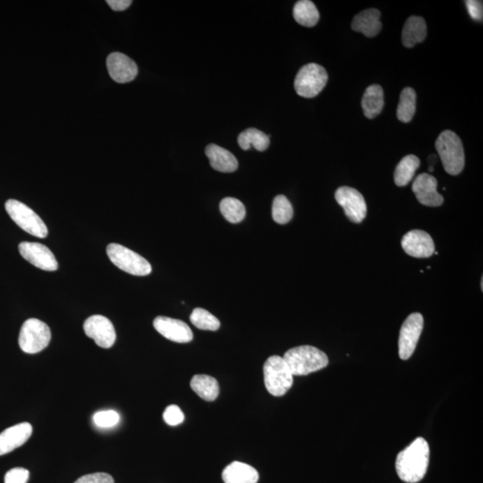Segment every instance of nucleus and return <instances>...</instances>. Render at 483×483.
<instances>
[{"label":"nucleus","mask_w":483,"mask_h":483,"mask_svg":"<svg viewBox=\"0 0 483 483\" xmlns=\"http://www.w3.org/2000/svg\"><path fill=\"white\" fill-rule=\"evenodd\" d=\"M33 433V427L28 422H22L6 429L0 433V456L12 452L13 450L29 440Z\"/></svg>","instance_id":"17"},{"label":"nucleus","mask_w":483,"mask_h":483,"mask_svg":"<svg viewBox=\"0 0 483 483\" xmlns=\"http://www.w3.org/2000/svg\"><path fill=\"white\" fill-rule=\"evenodd\" d=\"M293 15L295 20L305 27H315L320 19L316 6L310 0L298 1L294 6Z\"/></svg>","instance_id":"25"},{"label":"nucleus","mask_w":483,"mask_h":483,"mask_svg":"<svg viewBox=\"0 0 483 483\" xmlns=\"http://www.w3.org/2000/svg\"><path fill=\"white\" fill-rule=\"evenodd\" d=\"M424 317L421 313H415L408 317L400 329L399 348V357L408 360L417 345L424 329Z\"/></svg>","instance_id":"9"},{"label":"nucleus","mask_w":483,"mask_h":483,"mask_svg":"<svg viewBox=\"0 0 483 483\" xmlns=\"http://www.w3.org/2000/svg\"><path fill=\"white\" fill-rule=\"evenodd\" d=\"M52 332L45 322L38 319H29L22 326L19 335V345L27 354H37L49 345Z\"/></svg>","instance_id":"8"},{"label":"nucleus","mask_w":483,"mask_h":483,"mask_svg":"<svg viewBox=\"0 0 483 483\" xmlns=\"http://www.w3.org/2000/svg\"><path fill=\"white\" fill-rule=\"evenodd\" d=\"M211 166L215 170L223 173L235 172L238 168V161L230 151L216 144H209L205 149Z\"/></svg>","instance_id":"19"},{"label":"nucleus","mask_w":483,"mask_h":483,"mask_svg":"<svg viewBox=\"0 0 483 483\" xmlns=\"http://www.w3.org/2000/svg\"><path fill=\"white\" fill-rule=\"evenodd\" d=\"M191 389L205 401H214L219 394L218 380L209 375H195L191 380Z\"/></svg>","instance_id":"23"},{"label":"nucleus","mask_w":483,"mask_h":483,"mask_svg":"<svg viewBox=\"0 0 483 483\" xmlns=\"http://www.w3.org/2000/svg\"><path fill=\"white\" fill-rule=\"evenodd\" d=\"M107 254L111 262L121 271L140 276L150 275L151 273V265L147 260L121 244H109Z\"/></svg>","instance_id":"5"},{"label":"nucleus","mask_w":483,"mask_h":483,"mask_svg":"<svg viewBox=\"0 0 483 483\" xmlns=\"http://www.w3.org/2000/svg\"><path fill=\"white\" fill-rule=\"evenodd\" d=\"M438 181L430 174H421L413 184V192L422 205L438 207L444 202L443 196L438 193Z\"/></svg>","instance_id":"15"},{"label":"nucleus","mask_w":483,"mask_h":483,"mask_svg":"<svg viewBox=\"0 0 483 483\" xmlns=\"http://www.w3.org/2000/svg\"><path fill=\"white\" fill-rule=\"evenodd\" d=\"M329 80L328 73L318 64H307L297 73L295 80L297 94L304 98H314L322 91Z\"/></svg>","instance_id":"7"},{"label":"nucleus","mask_w":483,"mask_h":483,"mask_svg":"<svg viewBox=\"0 0 483 483\" xmlns=\"http://www.w3.org/2000/svg\"><path fill=\"white\" fill-rule=\"evenodd\" d=\"M30 473L27 469L14 468L9 470L5 475V483H27Z\"/></svg>","instance_id":"33"},{"label":"nucleus","mask_w":483,"mask_h":483,"mask_svg":"<svg viewBox=\"0 0 483 483\" xmlns=\"http://www.w3.org/2000/svg\"><path fill=\"white\" fill-rule=\"evenodd\" d=\"M107 4L114 11H124L132 4L131 0H107Z\"/></svg>","instance_id":"36"},{"label":"nucleus","mask_w":483,"mask_h":483,"mask_svg":"<svg viewBox=\"0 0 483 483\" xmlns=\"http://www.w3.org/2000/svg\"><path fill=\"white\" fill-rule=\"evenodd\" d=\"M416 110V92L413 88H405L400 94L397 107V119L403 123H409L414 117Z\"/></svg>","instance_id":"27"},{"label":"nucleus","mask_w":483,"mask_h":483,"mask_svg":"<svg viewBox=\"0 0 483 483\" xmlns=\"http://www.w3.org/2000/svg\"><path fill=\"white\" fill-rule=\"evenodd\" d=\"M6 211L13 221L31 236L45 238L49 230L43 219L33 209L17 200H8L5 205Z\"/></svg>","instance_id":"6"},{"label":"nucleus","mask_w":483,"mask_h":483,"mask_svg":"<svg viewBox=\"0 0 483 483\" xmlns=\"http://www.w3.org/2000/svg\"><path fill=\"white\" fill-rule=\"evenodd\" d=\"M119 415L113 410L98 412L94 416V424L98 428H112L119 424Z\"/></svg>","instance_id":"31"},{"label":"nucleus","mask_w":483,"mask_h":483,"mask_svg":"<svg viewBox=\"0 0 483 483\" xmlns=\"http://www.w3.org/2000/svg\"><path fill=\"white\" fill-rule=\"evenodd\" d=\"M219 209L223 217L230 223H239L246 217V211L243 202L232 197L222 200Z\"/></svg>","instance_id":"28"},{"label":"nucleus","mask_w":483,"mask_h":483,"mask_svg":"<svg viewBox=\"0 0 483 483\" xmlns=\"http://www.w3.org/2000/svg\"><path fill=\"white\" fill-rule=\"evenodd\" d=\"M380 15V12L375 8L366 9L359 13L352 22V29L362 33L368 38L377 36L382 29Z\"/></svg>","instance_id":"18"},{"label":"nucleus","mask_w":483,"mask_h":483,"mask_svg":"<svg viewBox=\"0 0 483 483\" xmlns=\"http://www.w3.org/2000/svg\"><path fill=\"white\" fill-rule=\"evenodd\" d=\"M191 322L200 329L216 332L221 327V322L208 311L196 308L190 316Z\"/></svg>","instance_id":"30"},{"label":"nucleus","mask_w":483,"mask_h":483,"mask_svg":"<svg viewBox=\"0 0 483 483\" xmlns=\"http://www.w3.org/2000/svg\"><path fill=\"white\" fill-rule=\"evenodd\" d=\"M427 36V25L424 18L411 17L406 20L402 33V41L406 47H413L421 43Z\"/></svg>","instance_id":"21"},{"label":"nucleus","mask_w":483,"mask_h":483,"mask_svg":"<svg viewBox=\"0 0 483 483\" xmlns=\"http://www.w3.org/2000/svg\"><path fill=\"white\" fill-rule=\"evenodd\" d=\"M163 419L167 424L177 426L182 424L184 422V415L182 410H181L179 406L172 405L168 406L166 410H165Z\"/></svg>","instance_id":"32"},{"label":"nucleus","mask_w":483,"mask_h":483,"mask_svg":"<svg viewBox=\"0 0 483 483\" xmlns=\"http://www.w3.org/2000/svg\"><path fill=\"white\" fill-rule=\"evenodd\" d=\"M154 326L161 335L170 341L188 343L193 339L192 329L186 322L180 320L158 316L154 320Z\"/></svg>","instance_id":"14"},{"label":"nucleus","mask_w":483,"mask_h":483,"mask_svg":"<svg viewBox=\"0 0 483 483\" xmlns=\"http://www.w3.org/2000/svg\"><path fill=\"white\" fill-rule=\"evenodd\" d=\"M435 146L447 173L456 176L462 172L465 168V151L456 133L449 130L441 133Z\"/></svg>","instance_id":"3"},{"label":"nucleus","mask_w":483,"mask_h":483,"mask_svg":"<svg viewBox=\"0 0 483 483\" xmlns=\"http://www.w3.org/2000/svg\"><path fill=\"white\" fill-rule=\"evenodd\" d=\"M18 248L22 257L37 268L47 272H55L58 269V260L52 251L44 244L23 242L19 244Z\"/></svg>","instance_id":"11"},{"label":"nucleus","mask_w":483,"mask_h":483,"mask_svg":"<svg viewBox=\"0 0 483 483\" xmlns=\"http://www.w3.org/2000/svg\"><path fill=\"white\" fill-rule=\"evenodd\" d=\"M263 373L266 389L272 396H284L293 386L294 375L284 358L278 355L267 359Z\"/></svg>","instance_id":"4"},{"label":"nucleus","mask_w":483,"mask_h":483,"mask_svg":"<svg viewBox=\"0 0 483 483\" xmlns=\"http://www.w3.org/2000/svg\"><path fill=\"white\" fill-rule=\"evenodd\" d=\"M283 358L294 376H305L315 373L329 364V358L325 352L311 345L289 349Z\"/></svg>","instance_id":"2"},{"label":"nucleus","mask_w":483,"mask_h":483,"mask_svg":"<svg viewBox=\"0 0 483 483\" xmlns=\"http://www.w3.org/2000/svg\"><path fill=\"white\" fill-rule=\"evenodd\" d=\"M402 247L408 255L415 258H429L435 252L434 242L428 233L422 230H412L402 239Z\"/></svg>","instance_id":"16"},{"label":"nucleus","mask_w":483,"mask_h":483,"mask_svg":"<svg viewBox=\"0 0 483 483\" xmlns=\"http://www.w3.org/2000/svg\"><path fill=\"white\" fill-rule=\"evenodd\" d=\"M420 167V160L415 155L403 157L397 165L394 174V180L397 186H406L411 182L416 170Z\"/></svg>","instance_id":"24"},{"label":"nucleus","mask_w":483,"mask_h":483,"mask_svg":"<svg viewBox=\"0 0 483 483\" xmlns=\"http://www.w3.org/2000/svg\"><path fill=\"white\" fill-rule=\"evenodd\" d=\"M107 68L110 77L119 84L135 80L138 75V66L125 54L114 52L107 57Z\"/></svg>","instance_id":"13"},{"label":"nucleus","mask_w":483,"mask_h":483,"mask_svg":"<svg viewBox=\"0 0 483 483\" xmlns=\"http://www.w3.org/2000/svg\"><path fill=\"white\" fill-rule=\"evenodd\" d=\"M222 479L225 483H257L259 473L253 466L236 461L225 467Z\"/></svg>","instance_id":"20"},{"label":"nucleus","mask_w":483,"mask_h":483,"mask_svg":"<svg viewBox=\"0 0 483 483\" xmlns=\"http://www.w3.org/2000/svg\"><path fill=\"white\" fill-rule=\"evenodd\" d=\"M87 336L103 348H110L115 344L117 334L112 322L103 315H92L84 324Z\"/></svg>","instance_id":"12"},{"label":"nucleus","mask_w":483,"mask_h":483,"mask_svg":"<svg viewBox=\"0 0 483 483\" xmlns=\"http://www.w3.org/2000/svg\"><path fill=\"white\" fill-rule=\"evenodd\" d=\"M362 107L364 116L369 119H373L380 115L384 107L382 87L378 84L369 87L362 97Z\"/></svg>","instance_id":"22"},{"label":"nucleus","mask_w":483,"mask_h":483,"mask_svg":"<svg viewBox=\"0 0 483 483\" xmlns=\"http://www.w3.org/2000/svg\"><path fill=\"white\" fill-rule=\"evenodd\" d=\"M294 209L287 197L278 195L275 197L272 205V218L278 224L288 223L293 218Z\"/></svg>","instance_id":"29"},{"label":"nucleus","mask_w":483,"mask_h":483,"mask_svg":"<svg viewBox=\"0 0 483 483\" xmlns=\"http://www.w3.org/2000/svg\"><path fill=\"white\" fill-rule=\"evenodd\" d=\"M336 201L344 209L346 217L354 223H361L367 215L364 196L357 189L342 186L336 191Z\"/></svg>","instance_id":"10"},{"label":"nucleus","mask_w":483,"mask_h":483,"mask_svg":"<svg viewBox=\"0 0 483 483\" xmlns=\"http://www.w3.org/2000/svg\"><path fill=\"white\" fill-rule=\"evenodd\" d=\"M269 136L256 128H249L238 136V144L244 151L249 150L252 146L259 151H265L269 146Z\"/></svg>","instance_id":"26"},{"label":"nucleus","mask_w":483,"mask_h":483,"mask_svg":"<svg viewBox=\"0 0 483 483\" xmlns=\"http://www.w3.org/2000/svg\"><path fill=\"white\" fill-rule=\"evenodd\" d=\"M466 5L467 9H468L469 15H471L473 20L482 22V1H478V0H467V1H466Z\"/></svg>","instance_id":"35"},{"label":"nucleus","mask_w":483,"mask_h":483,"mask_svg":"<svg viewBox=\"0 0 483 483\" xmlns=\"http://www.w3.org/2000/svg\"><path fill=\"white\" fill-rule=\"evenodd\" d=\"M430 447L424 438H418L399 454L396 460L397 475L403 482L416 483L427 473Z\"/></svg>","instance_id":"1"},{"label":"nucleus","mask_w":483,"mask_h":483,"mask_svg":"<svg viewBox=\"0 0 483 483\" xmlns=\"http://www.w3.org/2000/svg\"><path fill=\"white\" fill-rule=\"evenodd\" d=\"M75 483H115L112 476L106 473H95L82 476Z\"/></svg>","instance_id":"34"}]
</instances>
